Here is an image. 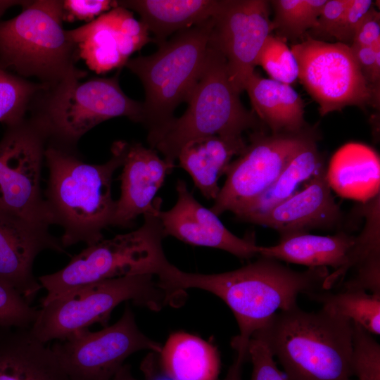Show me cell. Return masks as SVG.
<instances>
[{
  "label": "cell",
  "instance_id": "24",
  "mask_svg": "<svg viewBox=\"0 0 380 380\" xmlns=\"http://www.w3.org/2000/svg\"><path fill=\"white\" fill-rule=\"evenodd\" d=\"M156 354L162 372L170 380H220L217 348L196 335L173 332Z\"/></svg>",
  "mask_w": 380,
  "mask_h": 380
},
{
  "label": "cell",
  "instance_id": "6",
  "mask_svg": "<svg viewBox=\"0 0 380 380\" xmlns=\"http://www.w3.org/2000/svg\"><path fill=\"white\" fill-rule=\"evenodd\" d=\"M161 209L144 215L138 229L87 246L61 270L38 277L46 295L42 306L77 288L120 277L156 276L168 260L163 248L165 237L158 217Z\"/></svg>",
  "mask_w": 380,
  "mask_h": 380
},
{
  "label": "cell",
  "instance_id": "39",
  "mask_svg": "<svg viewBox=\"0 0 380 380\" xmlns=\"http://www.w3.org/2000/svg\"><path fill=\"white\" fill-rule=\"evenodd\" d=\"M355 270V275L343 283L344 290L369 291L380 295V253L372 255Z\"/></svg>",
  "mask_w": 380,
  "mask_h": 380
},
{
  "label": "cell",
  "instance_id": "31",
  "mask_svg": "<svg viewBox=\"0 0 380 380\" xmlns=\"http://www.w3.org/2000/svg\"><path fill=\"white\" fill-rule=\"evenodd\" d=\"M46 90L45 85L31 82L0 67V122L8 125L24 119L31 101Z\"/></svg>",
  "mask_w": 380,
  "mask_h": 380
},
{
  "label": "cell",
  "instance_id": "10",
  "mask_svg": "<svg viewBox=\"0 0 380 380\" xmlns=\"http://www.w3.org/2000/svg\"><path fill=\"white\" fill-rule=\"evenodd\" d=\"M47 142L33 118L7 125L0 140V208L49 227L53 222L40 187Z\"/></svg>",
  "mask_w": 380,
  "mask_h": 380
},
{
  "label": "cell",
  "instance_id": "35",
  "mask_svg": "<svg viewBox=\"0 0 380 380\" xmlns=\"http://www.w3.org/2000/svg\"><path fill=\"white\" fill-rule=\"evenodd\" d=\"M360 71L369 86L376 103L379 104L380 39L372 46L350 44Z\"/></svg>",
  "mask_w": 380,
  "mask_h": 380
},
{
  "label": "cell",
  "instance_id": "38",
  "mask_svg": "<svg viewBox=\"0 0 380 380\" xmlns=\"http://www.w3.org/2000/svg\"><path fill=\"white\" fill-rule=\"evenodd\" d=\"M350 0H327L315 26L309 30L310 37L326 42L334 37L335 32Z\"/></svg>",
  "mask_w": 380,
  "mask_h": 380
},
{
  "label": "cell",
  "instance_id": "36",
  "mask_svg": "<svg viewBox=\"0 0 380 380\" xmlns=\"http://www.w3.org/2000/svg\"><path fill=\"white\" fill-rule=\"evenodd\" d=\"M247 356L252 363L251 380H289L279 369L273 355L262 341L251 338Z\"/></svg>",
  "mask_w": 380,
  "mask_h": 380
},
{
  "label": "cell",
  "instance_id": "41",
  "mask_svg": "<svg viewBox=\"0 0 380 380\" xmlns=\"http://www.w3.org/2000/svg\"><path fill=\"white\" fill-rule=\"evenodd\" d=\"M380 39V14L372 6L361 21L351 44L372 46Z\"/></svg>",
  "mask_w": 380,
  "mask_h": 380
},
{
  "label": "cell",
  "instance_id": "5",
  "mask_svg": "<svg viewBox=\"0 0 380 380\" xmlns=\"http://www.w3.org/2000/svg\"><path fill=\"white\" fill-rule=\"evenodd\" d=\"M62 1H23L20 13L0 21V67L34 77L47 89L80 80L77 49L63 27Z\"/></svg>",
  "mask_w": 380,
  "mask_h": 380
},
{
  "label": "cell",
  "instance_id": "40",
  "mask_svg": "<svg viewBox=\"0 0 380 380\" xmlns=\"http://www.w3.org/2000/svg\"><path fill=\"white\" fill-rule=\"evenodd\" d=\"M373 4L372 0H350L334 38L350 46L361 21Z\"/></svg>",
  "mask_w": 380,
  "mask_h": 380
},
{
  "label": "cell",
  "instance_id": "12",
  "mask_svg": "<svg viewBox=\"0 0 380 380\" xmlns=\"http://www.w3.org/2000/svg\"><path fill=\"white\" fill-rule=\"evenodd\" d=\"M298 78L322 116L348 106L379 108L349 45L309 36L293 44Z\"/></svg>",
  "mask_w": 380,
  "mask_h": 380
},
{
  "label": "cell",
  "instance_id": "13",
  "mask_svg": "<svg viewBox=\"0 0 380 380\" xmlns=\"http://www.w3.org/2000/svg\"><path fill=\"white\" fill-rule=\"evenodd\" d=\"M161 347L139 329L127 305L113 324L96 331L84 330L50 348L71 380H111L131 355L144 350L157 353Z\"/></svg>",
  "mask_w": 380,
  "mask_h": 380
},
{
  "label": "cell",
  "instance_id": "34",
  "mask_svg": "<svg viewBox=\"0 0 380 380\" xmlns=\"http://www.w3.org/2000/svg\"><path fill=\"white\" fill-rule=\"evenodd\" d=\"M39 310L30 305L13 287L0 279V327L30 328Z\"/></svg>",
  "mask_w": 380,
  "mask_h": 380
},
{
  "label": "cell",
  "instance_id": "32",
  "mask_svg": "<svg viewBox=\"0 0 380 380\" xmlns=\"http://www.w3.org/2000/svg\"><path fill=\"white\" fill-rule=\"evenodd\" d=\"M270 79L291 85L298 78V65L286 41L270 34L266 38L257 58Z\"/></svg>",
  "mask_w": 380,
  "mask_h": 380
},
{
  "label": "cell",
  "instance_id": "14",
  "mask_svg": "<svg viewBox=\"0 0 380 380\" xmlns=\"http://www.w3.org/2000/svg\"><path fill=\"white\" fill-rule=\"evenodd\" d=\"M213 19L209 42L225 58L229 80L240 94L272 32L270 1L220 0Z\"/></svg>",
  "mask_w": 380,
  "mask_h": 380
},
{
  "label": "cell",
  "instance_id": "29",
  "mask_svg": "<svg viewBox=\"0 0 380 380\" xmlns=\"http://www.w3.org/2000/svg\"><path fill=\"white\" fill-rule=\"evenodd\" d=\"M379 194L364 203L362 212L366 221L363 230L355 236L348 252L344 264L329 274L323 284V289H331L343 280L348 272L365 262L372 255L380 253Z\"/></svg>",
  "mask_w": 380,
  "mask_h": 380
},
{
  "label": "cell",
  "instance_id": "30",
  "mask_svg": "<svg viewBox=\"0 0 380 380\" xmlns=\"http://www.w3.org/2000/svg\"><path fill=\"white\" fill-rule=\"evenodd\" d=\"M327 0L270 1L274 11L272 31L286 41L303 39L313 28Z\"/></svg>",
  "mask_w": 380,
  "mask_h": 380
},
{
  "label": "cell",
  "instance_id": "21",
  "mask_svg": "<svg viewBox=\"0 0 380 380\" xmlns=\"http://www.w3.org/2000/svg\"><path fill=\"white\" fill-rule=\"evenodd\" d=\"M246 145L243 137H202L184 144L177 159L203 196L215 201L220 190V178L225 174L232 158L239 156Z\"/></svg>",
  "mask_w": 380,
  "mask_h": 380
},
{
  "label": "cell",
  "instance_id": "22",
  "mask_svg": "<svg viewBox=\"0 0 380 380\" xmlns=\"http://www.w3.org/2000/svg\"><path fill=\"white\" fill-rule=\"evenodd\" d=\"M326 174L331 189L342 197L365 203L379 194V157L364 144L350 142L339 148Z\"/></svg>",
  "mask_w": 380,
  "mask_h": 380
},
{
  "label": "cell",
  "instance_id": "16",
  "mask_svg": "<svg viewBox=\"0 0 380 380\" xmlns=\"http://www.w3.org/2000/svg\"><path fill=\"white\" fill-rule=\"evenodd\" d=\"M176 191L174 206L158 213L165 236H172L193 246L220 249L241 259L259 255L260 246L254 239L240 238L232 233L217 215L195 199L184 180L177 181Z\"/></svg>",
  "mask_w": 380,
  "mask_h": 380
},
{
  "label": "cell",
  "instance_id": "33",
  "mask_svg": "<svg viewBox=\"0 0 380 380\" xmlns=\"http://www.w3.org/2000/svg\"><path fill=\"white\" fill-rule=\"evenodd\" d=\"M351 369L358 380H380V345L353 322Z\"/></svg>",
  "mask_w": 380,
  "mask_h": 380
},
{
  "label": "cell",
  "instance_id": "28",
  "mask_svg": "<svg viewBox=\"0 0 380 380\" xmlns=\"http://www.w3.org/2000/svg\"><path fill=\"white\" fill-rule=\"evenodd\" d=\"M308 296L322 307L357 323L371 334H380V295L365 291H346L336 293L317 292Z\"/></svg>",
  "mask_w": 380,
  "mask_h": 380
},
{
  "label": "cell",
  "instance_id": "15",
  "mask_svg": "<svg viewBox=\"0 0 380 380\" xmlns=\"http://www.w3.org/2000/svg\"><path fill=\"white\" fill-rule=\"evenodd\" d=\"M46 250L65 253L49 227L0 208V279L30 303L42 288L33 274L34 262Z\"/></svg>",
  "mask_w": 380,
  "mask_h": 380
},
{
  "label": "cell",
  "instance_id": "9",
  "mask_svg": "<svg viewBox=\"0 0 380 380\" xmlns=\"http://www.w3.org/2000/svg\"><path fill=\"white\" fill-rule=\"evenodd\" d=\"M118 75L64 83L44 91L33 118L51 144L71 150L91 129L116 117L143 123L142 103L122 91Z\"/></svg>",
  "mask_w": 380,
  "mask_h": 380
},
{
  "label": "cell",
  "instance_id": "37",
  "mask_svg": "<svg viewBox=\"0 0 380 380\" xmlns=\"http://www.w3.org/2000/svg\"><path fill=\"white\" fill-rule=\"evenodd\" d=\"M118 6V1L65 0L62 1L63 21L84 20L90 23L102 14Z\"/></svg>",
  "mask_w": 380,
  "mask_h": 380
},
{
  "label": "cell",
  "instance_id": "20",
  "mask_svg": "<svg viewBox=\"0 0 380 380\" xmlns=\"http://www.w3.org/2000/svg\"><path fill=\"white\" fill-rule=\"evenodd\" d=\"M114 8L90 23L67 30L78 56L98 74L122 68L134 52L143 47L120 30Z\"/></svg>",
  "mask_w": 380,
  "mask_h": 380
},
{
  "label": "cell",
  "instance_id": "44",
  "mask_svg": "<svg viewBox=\"0 0 380 380\" xmlns=\"http://www.w3.org/2000/svg\"><path fill=\"white\" fill-rule=\"evenodd\" d=\"M21 2L18 1H0V15L9 7Z\"/></svg>",
  "mask_w": 380,
  "mask_h": 380
},
{
  "label": "cell",
  "instance_id": "3",
  "mask_svg": "<svg viewBox=\"0 0 380 380\" xmlns=\"http://www.w3.org/2000/svg\"><path fill=\"white\" fill-rule=\"evenodd\" d=\"M251 338L266 345L289 380H351L353 322L323 307L276 312Z\"/></svg>",
  "mask_w": 380,
  "mask_h": 380
},
{
  "label": "cell",
  "instance_id": "11",
  "mask_svg": "<svg viewBox=\"0 0 380 380\" xmlns=\"http://www.w3.org/2000/svg\"><path fill=\"white\" fill-rule=\"evenodd\" d=\"M317 139L315 129L310 127L271 134L253 132L244 151L229 163L225 182L210 210L217 216L227 211L236 214L261 195L298 152Z\"/></svg>",
  "mask_w": 380,
  "mask_h": 380
},
{
  "label": "cell",
  "instance_id": "17",
  "mask_svg": "<svg viewBox=\"0 0 380 380\" xmlns=\"http://www.w3.org/2000/svg\"><path fill=\"white\" fill-rule=\"evenodd\" d=\"M122 167L120 196L111 225L129 227L138 216L161 208V199L155 196L175 164L141 143H128Z\"/></svg>",
  "mask_w": 380,
  "mask_h": 380
},
{
  "label": "cell",
  "instance_id": "18",
  "mask_svg": "<svg viewBox=\"0 0 380 380\" xmlns=\"http://www.w3.org/2000/svg\"><path fill=\"white\" fill-rule=\"evenodd\" d=\"M326 171L324 167L298 192L248 222L275 229L280 236L337 227L343 213L331 194Z\"/></svg>",
  "mask_w": 380,
  "mask_h": 380
},
{
  "label": "cell",
  "instance_id": "23",
  "mask_svg": "<svg viewBox=\"0 0 380 380\" xmlns=\"http://www.w3.org/2000/svg\"><path fill=\"white\" fill-rule=\"evenodd\" d=\"M220 0L118 1L119 6L138 13L158 46L179 32L212 18Z\"/></svg>",
  "mask_w": 380,
  "mask_h": 380
},
{
  "label": "cell",
  "instance_id": "7",
  "mask_svg": "<svg viewBox=\"0 0 380 380\" xmlns=\"http://www.w3.org/2000/svg\"><path fill=\"white\" fill-rule=\"evenodd\" d=\"M239 95L229 80L225 58L209 42L186 110L175 118L155 148L175 163L182 147L192 139L209 135L241 137L243 132L257 129L258 118L243 106Z\"/></svg>",
  "mask_w": 380,
  "mask_h": 380
},
{
  "label": "cell",
  "instance_id": "2",
  "mask_svg": "<svg viewBox=\"0 0 380 380\" xmlns=\"http://www.w3.org/2000/svg\"><path fill=\"white\" fill-rule=\"evenodd\" d=\"M128 143L113 144L110 158L103 164H89L71 150L46 146L44 159L49 168L45 201L53 224L63 230L64 248L82 242L93 245L103 239L115 210L112 197L113 175L123 164Z\"/></svg>",
  "mask_w": 380,
  "mask_h": 380
},
{
  "label": "cell",
  "instance_id": "43",
  "mask_svg": "<svg viewBox=\"0 0 380 380\" xmlns=\"http://www.w3.org/2000/svg\"><path fill=\"white\" fill-rule=\"evenodd\" d=\"M111 380H138L134 378L131 372V368L128 365L123 366L118 370Z\"/></svg>",
  "mask_w": 380,
  "mask_h": 380
},
{
  "label": "cell",
  "instance_id": "26",
  "mask_svg": "<svg viewBox=\"0 0 380 380\" xmlns=\"http://www.w3.org/2000/svg\"><path fill=\"white\" fill-rule=\"evenodd\" d=\"M355 237L343 231L332 236L294 234L281 236L274 246H260L259 256L309 267L329 266L335 270L344 264Z\"/></svg>",
  "mask_w": 380,
  "mask_h": 380
},
{
  "label": "cell",
  "instance_id": "19",
  "mask_svg": "<svg viewBox=\"0 0 380 380\" xmlns=\"http://www.w3.org/2000/svg\"><path fill=\"white\" fill-rule=\"evenodd\" d=\"M0 380H71L30 328L0 327Z\"/></svg>",
  "mask_w": 380,
  "mask_h": 380
},
{
  "label": "cell",
  "instance_id": "27",
  "mask_svg": "<svg viewBox=\"0 0 380 380\" xmlns=\"http://www.w3.org/2000/svg\"><path fill=\"white\" fill-rule=\"evenodd\" d=\"M324 167L317 141L311 142L290 160L277 179L261 195L235 214L236 217L248 222L268 211L301 190Z\"/></svg>",
  "mask_w": 380,
  "mask_h": 380
},
{
  "label": "cell",
  "instance_id": "4",
  "mask_svg": "<svg viewBox=\"0 0 380 380\" xmlns=\"http://www.w3.org/2000/svg\"><path fill=\"white\" fill-rule=\"evenodd\" d=\"M213 25V18L174 34L156 52L128 59L125 66L141 81L145 90L143 125L154 149L187 102L202 73Z\"/></svg>",
  "mask_w": 380,
  "mask_h": 380
},
{
  "label": "cell",
  "instance_id": "1",
  "mask_svg": "<svg viewBox=\"0 0 380 380\" xmlns=\"http://www.w3.org/2000/svg\"><path fill=\"white\" fill-rule=\"evenodd\" d=\"M329 270L325 267L295 271L279 260L260 256L253 262L222 273L184 272L166 262L156 274L158 286L168 300L189 289L210 292L222 300L233 312L239 334L231 346L247 353L248 341L278 310L297 305L300 293L319 292Z\"/></svg>",
  "mask_w": 380,
  "mask_h": 380
},
{
  "label": "cell",
  "instance_id": "8",
  "mask_svg": "<svg viewBox=\"0 0 380 380\" xmlns=\"http://www.w3.org/2000/svg\"><path fill=\"white\" fill-rule=\"evenodd\" d=\"M153 277L125 276L72 290L42 306L31 331L46 344L66 340L96 323L106 327L112 311L123 302L160 310L168 299Z\"/></svg>",
  "mask_w": 380,
  "mask_h": 380
},
{
  "label": "cell",
  "instance_id": "42",
  "mask_svg": "<svg viewBox=\"0 0 380 380\" xmlns=\"http://www.w3.org/2000/svg\"><path fill=\"white\" fill-rule=\"evenodd\" d=\"M246 360H248L246 353L236 352L233 363L229 367L225 377L221 380H243L242 368Z\"/></svg>",
  "mask_w": 380,
  "mask_h": 380
},
{
  "label": "cell",
  "instance_id": "25",
  "mask_svg": "<svg viewBox=\"0 0 380 380\" xmlns=\"http://www.w3.org/2000/svg\"><path fill=\"white\" fill-rule=\"evenodd\" d=\"M245 90L253 111L272 133L298 132L306 127L303 101L291 85L262 77L254 71Z\"/></svg>",
  "mask_w": 380,
  "mask_h": 380
}]
</instances>
